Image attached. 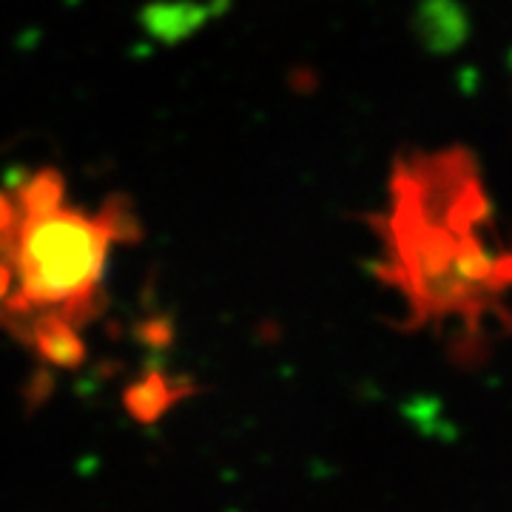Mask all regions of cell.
<instances>
[{"mask_svg":"<svg viewBox=\"0 0 512 512\" xmlns=\"http://www.w3.org/2000/svg\"><path fill=\"white\" fill-rule=\"evenodd\" d=\"M373 231L382 242L376 274L399 293L413 325L456 328L473 342L507 319L512 225L501 222L470 151L436 148L399 160Z\"/></svg>","mask_w":512,"mask_h":512,"instance_id":"6da1fadb","label":"cell"},{"mask_svg":"<svg viewBox=\"0 0 512 512\" xmlns=\"http://www.w3.org/2000/svg\"><path fill=\"white\" fill-rule=\"evenodd\" d=\"M18 220L0 242L9 288L0 325L55 362L83 356L77 328L103 305V276L111 245L140 237L126 200L111 197L97 214L66 202V183L55 168H40L12 188Z\"/></svg>","mask_w":512,"mask_h":512,"instance_id":"7a4b0ae2","label":"cell"},{"mask_svg":"<svg viewBox=\"0 0 512 512\" xmlns=\"http://www.w3.org/2000/svg\"><path fill=\"white\" fill-rule=\"evenodd\" d=\"M217 3H200V0H165L154 3L143 12L148 35L163 40V43H177L183 37L194 35L205 20L214 15Z\"/></svg>","mask_w":512,"mask_h":512,"instance_id":"3957f363","label":"cell"}]
</instances>
